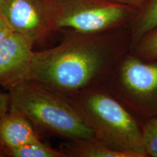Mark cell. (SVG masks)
<instances>
[{"instance_id": "obj_7", "label": "cell", "mask_w": 157, "mask_h": 157, "mask_svg": "<svg viewBox=\"0 0 157 157\" xmlns=\"http://www.w3.org/2000/svg\"><path fill=\"white\" fill-rule=\"evenodd\" d=\"M31 43L12 31L0 43V85L9 89L21 82L28 69L34 51Z\"/></svg>"}, {"instance_id": "obj_10", "label": "cell", "mask_w": 157, "mask_h": 157, "mask_svg": "<svg viewBox=\"0 0 157 157\" xmlns=\"http://www.w3.org/2000/svg\"><path fill=\"white\" fill-rule=\"evenodd\" d=\"M157 25V0H146L130 24L132 46ZM132 48V47H131Z\"/></svg>"}, {"instance_id": "obj_17", "label": "cell", "mask_w": 157, "mask_h": 157, "mask_svg": "<svg viewBox=\"0 0 157 157\" xmlns=\"http://www.w3.org/2000/svg\"><path fill=\"white\" fill-rule=\"evenodd\" d=\"M4 151H5V148H3V146L0 144V156H4V154H5Z\"/></svg>"}, {"instance_id": "obj_3", "label": "cell", "mask_w": 157, "mask_h": 157, "mask_svg": "<svg viewBox=\"0 0 157 157\" xmlns=\"http://www.w3.org/2000/svg\"><path fill=\"white\" fill-rule=\"evenodd\" d=\"M96 140L134 157H146L142 123L109 89L107 84L71 94Z\"/></svg>"}, {"instance_id": "obj_9", "label": "cell", "mask_w": 157, "mask_h": 157, "mask_svg": "<svg viewBox=\"0 0 157 157\" xmlns=\"http://www.w3.org/2000/svg\"><path fill=\"white\" fill-rule=\"evenodd\" d=\"M71 141L63 151L66 156L134 157L129 153L111 148L96 139H79Z\"/></svg>"}, {"instance_id": "obj_6", "label": "cell", "mask_w": 157, "mask_h": 157, "mask_svg": "<svg viewBox=\"0 0 157 157\" xmlns=\"http://www.w3.org/2000/svg\"><path fill=\"white\" fill-rule=\"evenodd\" d=\"M0 15L33 46L55 31L52 0H0Z\"/></svg>"}, {"instance_id": "obj_4", "label": "cell", "mask_w": 157, "mask_h": 157, "mask_svg": "<svg viewBox=\"0 0 157 157\" xmlns=\"http://www.w3.org/2000/svg\"><path fill=\"white\" fill-rule=\"evenodd\" d=\"M55 31L95 35L129 26L139 9L108 0H52Z\"/></svg>"}, {"instance_id": "obj_11", "label": "cell", "mask_w": 157, "mask_h": 157, "mask_svg": "<svg viewBox=\"0 0 157 157\" xmlns=\"http://www.w3.org/2000/svg\"><path fill=\"white\" fill-rule=\"evenodd\" d=\"M7 156L13 157H63V151L55 150L41 142L36 141L14 149L5 150Z\"/></svg>"}, {"instance_id": "obj_16", "label": "cell", "mask_w": 157, "mask_h": 157, "mask_svg": "<svg viewBox=\"0 0 157 157\" xmlns=\"http://www.w3.org/2000/svg\"><path fill=\"white\" fill-rule=\"evenodd\" d=\"M108 1L113 2L122 4V5H129L131 7H135L140 10L143 4L145 3L146 0H108Z\"/></svg>"}, {"instance_id": "obj_5", "label": "cell", "mask_w": 157, "mask_h": 157, "mask_svg": "<svg viewBox=\"0 0 157 157\" xmlns=\"http://www.w3.org/2000/svg\"><path fill=\"white\" fill-rule=\"evenodd\" d=\"M107 86L142 123L157 116V60L129 50L119 60Z\"/></svg>"}, {"instance_id": "obj_13", "label": "cell", "mask_w": 157, "mask_h": 157, "mask_svg": "<svg viewBox=\"0 0 157 157\" xmlns=\"http://www.w3.org/2000/svg\"><path fill=\"white\" fill-rule=\"evenodd\" d=\"M142 140L146 157H157V116L143 124Z\"/></svg>"}, {"instance_id": "obj_14", "label": "cell", "mask_w": 157, "mask_h": 157, "mask_svg": "<svg viewBox=\"0 0 157 157\" xmlns=\"http://www.w3.org/2000/svg\"><path fill=\"white\" fill-rule=\"evenodd\" d=\"M10 95L9 93H0V121L9 112Z\"/></svg>"}, {"instance_id": "obj_1", "label": "cell", "mask_w": 157, "mask_h": 157, "mask_svg": "<svg viewBox=\"0 0 157 157\" xmlns=\"http://www.w3.org/2000/svg\"><path fill=\"white\" fill-rule=\"evenodd\" d=\"M131 47L130 25L101 34H73L53 48L34 51L21 82H37L68 95L107 84Z\"/></svg>"}, {"instance_id": "obj_8", "label": "cell", "mask_w": 157, "mask_h": 157, "mask_svg": "<svg viewBox=\"0 0 157 157\" xmlns=\"http://www.w3.org/2000/svg\"><path fill=\"white\" fill-rule=\"evenodd\" d=\"M40 140L35 127L26 118L10 111L0 121V144L5 150Z\"/></svg>"}, {"instance_id": "obj_12", "label": "cell", "mask_w": 157, "mask_h": 157, "mask_svg": "<svg viewBox=\"0 0 157 157\" xmlns=\"http://www.w3.org/2000/svg\"><path fill=\"white\" fill-rule=\"evenodd\" d=\"M131 50L145 60H157V25L143 35Z\"/></svg>"}, {"instance_id": "obj_15", "label": "cell", "mask_w": 157, "mask_h": 157, "mask_svg": "<svg viewBox=\"0 0 157 157\" xmlns=\"http://www.w3.org/2000/svg\"><path fill=\"white\" fill-rule=\"evenodd\" d=\"M12 29L10 28L7 21L4 19V17L0 15V43L9 34H10Z\"/></svg>"}, {"instance_id": "obj_2", "label": "cell", "mask_w": 157, "mask_h": 157, "mask_svg": "<svg viewBox=\"0 0 157 157\" xmlns=\"http://www.w3.org/2000/svg\"><path fill=\"white\" fill-rule=\"evenodd\" d=\"M10 90V111L26 118L35 128L69 140L95 139L71 97L34 81H23Z\"/></svg>"}]
</instances>
